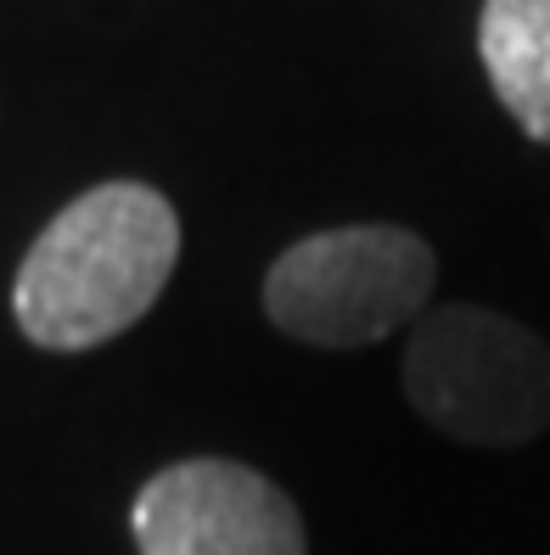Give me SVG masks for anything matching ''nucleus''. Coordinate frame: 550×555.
I'll return each instance as SVG.
<instances>
[{
    "label": "nucleus",
    "mask_w": 550,
    "mask_h": 555,
    "mask_svg": "<svg viewBox=\"0 0 550 555\" xmlns=\"http://www.w3.org/2000/svg\"><path fill=\"white\" fill-rule=\"evenodd\" d=\"M180 219L169 197L136 180H107L62 208L28 247L12 309L28 343L79 353L129 332L169 286Z\"/></svg>",
    "instance_id": "nucleus-1"
},
{
    "label": "nucleus",
    "mask_w": 550,
    "mask_h": 555,
    "mask_svg": "<svg viewBox=\"0 0 550 555\" xmlns=\"http://www.w3.org/2000/svg\"><path fill=\"white\" fill-rule=\"evenodd\" d=\"M405 393L444 438L516 449L550 427V343L495 309L449 304L415 320Z\"/></svg>",
    "instance_id": "nucleus-2"
},
{
    "label": "nucleus",
    "mask_w": 550,
    "mask_h": 555,
    "mask_svg": "<svg viewBox=\"0 0 550 555\" xmlns=\"http://www.w3.org/2000/svg\"><path fill=\"white\" fill-rule=\"evenodd\" d=\"M438 258L399 224H348L286 247L265 275V309L286 337L366 348L415 320L433 298Z\"/></svg>",
    "instance_id": "nucleus-3"
},
{
    "label": "nucleus",
    "mask_w": 550,
    "mask_h": 555,
    "mask_svg": "<svg viewBox=\"0 0 550 555\" xmlns=\"http://www.w3.org/2000/svg\"><path fill=\"white\" fill-rule=\"evenodd\" d=\"M141 555H304V516L236 461H180L136 500Z\"/></svg>",
    "instance_id": "nucleus-4"
},
{
    "label": "nucleus",
    "mask_w": 550,
    "mask_h": 555,
    "mask_svg": "<svg viewBox=\"0 0 550 555\" xmlns=\"http://www.w3.org/2000/svg\"><path fill=\"white\" fill-rule=\"evenodd\" d=\"M477 51L506 113L550 146V0H483Z\"/></svg>",
    "instance_id": "nucleus-5"
}]
</instances>
